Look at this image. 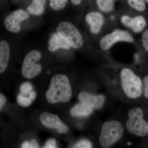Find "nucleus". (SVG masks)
Here are the masks:
<instances>
[{
    "instance_id": "nucleus-1",
    "label": "nucleus",
    "mask_w": 148,
    "mask_h": 148,
    "mask_svg": "<svg viewBox=\"0 0 148 148\" xmlns=\"http://www.w3.org/2000/svg\"><path fill=\"white\" fill-rule=\"evenodd\" d=\"M72 95L71 87L67 76L58 74L53 77L46 93L48 102L51 104L67 103L70 101Z\"/></svg>"
},
{
    "instance_id": "nucleus-2",
    "label": "nucleus",
    "mask_w": 148,
    "mask_h": 148,
    "mask_svg": "<svg viewBox=\"0 0 148 148\" xmlns=\"http://www.w3.org/2000/svg\"><path fill=\"white\" fill-rule=\"evenodd\" d=\"M123 127L119 122H106L102 126L99 143L103 148H109L120 140L123 135Z\"/></svg>"
},
{
    "instance_id": "nucleus-3",
    "label": "nucleus",
    "mask_w": 148,
    "mask_h": 148,
    "mask_svg": "<svg viewBox=\"0 0 148 148\" xmlns=\"http://www.w3.org/2000/svg\"><path fill=\"white\" fill-rule=\"evenodd\" d=\"M122 86L128 98H137L143 92V84L139 77L129 69H124L121 73Z\"/></svg>"
},
{
    "instance_id": "nucleus-4",
    "label": "nucleus",
    "mask_w": 148,
    "mask_h": 148,
    "mask_svg": "<svg viewBox=\"0 0 148 148\" xmlns=\"http://www.w3.org/2000/svg\"><path fill=\"white\" fill-rule=\"evenodd\" d=\"M129 119L126 123V128L128 131L136 136L144 137L148 134V123L143 119V110L135 108L128 113Z\"/></svg>"
},
{
    "instance_id": "nucleus-5",
    "label": "nucleus",
    "mask_w": 148,
    "mask_h": 148,
    "mask_svg": "<svg viewBox=\"0 0 148 148\" xmlns=\"http://www.w3.org/2000/svg\"><path fill=\"white\" fill-rule=\"evenodd\" d=\"M56 33L74 49L79 48L83 44V39L80 33L70 22L64 21L59 24L56 29Z\"/></svg>"
},
{
    "instance_id": "nucleus-6",
    "label": "nucleus",
    "mask_w": 148,
    "mask_h": 148,
    "mask_svg": "<svg viewBox=\"0 0 148 148\" xmlns=\"http://www.w3.org/2000/svg\"><path fill=\"white\" fill-rule=\"evenodd\" d=\"M42 57L38 50H34L29 52L23 61L21 73L24 77L31 79L38 75L42 70V67L37 62Z\"/></svg>"
},
{
    "instance_id": "nucleus-7",
    "label": "nucleus",
    "mask_w": 148,
    "mask_h": 148,
    "mask_svg": "<svg viewBox=\"0 0 148 148\" xmlns=\"http://www.w3.org/2000/svg\"><path fill=\"white\" fill-rule=\"evenodd\" d=\"M119 41L132 42L133 38L129 32L121 30H116L112 34L103 37L101 41V46L103 49H109L115 43Z\"/></svg>"
},
{
    "instance_id": "nucleus-8",
    "label": "nucleus",
    "mask_w": 148,
    "mask_h": 148,
    "mask_svg": "<svg viewBox=\"0 0 148 148\" xmlns=\"http://www.w3.org/2000/svg\"><path fill=\"white\" fill-rule=\"evenodd\" d=\"M29 17V14L23 10L15 11L5 18L6 28L12 33H18L21 30V22Z\"/></svg>"
},
{
    "instance_id": "nucleus-9",
    "label": "nucleus",
    "mask_w": 148,
    "mask_h": 148,
    "mask_svg": "<svg viewBox=\"0 0 148 148\" xmlns=\"http://www.w3.org/2000/svg\"><path fill=\"white\" fill-rule=\"evenodd\" d=\"M41 122L46 127L56 130L60 133H66L69 131L68 127L61 121L56 115L43 113L40 117Z\"/></svg>"
},
{
    "instance_id": "nucleus-10",
    "label": "nucleus",
    "mask_w": 148,
    "mask_h": 148,
    "mask_svg": "<svg viewBox=\"0 0 148 148\" xmlns=\"http://www.w3.org/2000/svg\"><path fill=\"white\" fill-rule=\"evenodd\" d=\"M78 99L80 103H84L93 109H99L103 106L105 97L103 95H92L83 92L79 95Z\"/></svg>"
},
{
    "instance_id": "nucleus-11",
    "label": "nucleus",
    "mask_w": 148,
    "mask_h": 148,
    "mask_svg": "<svg viewBox=\"0 0 148 148\" xmlns=\"http://www.w3.org/2000/svg\"><path fill=\"white\" fill-rule=\"evenodd\" d=\"M86 19L90 26L92 33L97 34L100 32L104 21L103 16L101 13L95 12H90L86 15Z\"/></svg>"
},
{
    "instance_id": "nucleus-12",
    "label": "nucleus",
    "mask_w": 148,
    "mask_h": 148,
    "mask_svg": "<svg viewBox=\"0 0 148 148\" xmlns=\"http://www.w3.org/2000/svg\"><path fill=\"white\" fill-rule=\"evenodd\" d=\"M10 48L5 40L0 42V74L5 71L9 61Z\"/></svg>"
},
{
    "instance_id": "nucleus-13",
    "label": "nucleus",
    "mask_w": 148,
    "mask_h": 148,
    "mask_svg": "<svg viewBox=\"0 0 148 148\" xmlns=\"http://www.w3.org/2000/svg\"><path fill=\"white\" fill-rule=\"evenodd\" d=\"M71 47L66 41L57 33L52 34L49 41L48 49L51 52H54L58 49H69Z\"/></svg>"
},
{
    "instance_id": "nucleus-14",
    "label": "nucleus",
    "mask_w": 148,
    "mask_h": 148,
    "mask_svg": "<svg viewBox=\"0 0 148 148\" xmlns=\"http://www.w3.org/2000/svg\"><path fill=\"white\" fill-rule=\"evenodd\" d=\"M92 112L93 109L84 103L80 102L71 110V114L73 116L84 117L90 115Z\"/></svg>"
},
{
    "instance_id": "nucleus-15",
    "label": "nucleus",
    "mask_w": 148,
    "mask_h": 148,
    "mask_svg": "<svg viewBox=\"0 0 148 148\" xmlns=\"http://www.w3.org/2000/svg\"><path fill=\"white\" fill-rule=\"evenodd\" d=\"M46 4V0H33L32 3L27 7V12L33 15H41L43 13Z\"/></svg>"
},
{
    "instance_id": "nucleus-16",
    "label": "nucleus",
    "mask_w": 148,
    "mask_h": 148,
    "mask_svg": "<svg viewBox=\"0 0 148 148\" xmlns=\"http://www.w3.org/2000/svg\"><path fill=\"white\" fill-rule=\"evenodd\" d=\"M146 21L145 18L142 16H135L132 18L130 27L134 32H141L145 27Z\"/></svg>"
},
{
    "instance_id": "nucleus-17",
    "label": "nucleus",
    "mask_w": 148,
    "mask_h": 148,
    "mask_svg": "<svg viewBox=\"0 0 148 148\" xmlns=\"http://www.w3.org/2000/svg\"><path fill=\"white\" fill-rule=\"evenodd\" d=\"M97 3L103 11L109 12L113 9L114 0H97Z\"/></svg>"
},
{
    "instance_id": "nucleus-18",
    "label": "nucleus",
    "mask_w": 148,
    "mask_h": 148,
    "mask_svg": "<svg viewBox=\"0 0 148 148\" xmlns=\"http://www.w3.org/2000/svg\"><path fill=\"white\" fill-rule=\"evenodd\" d=\"M128 3L131 7L138 11L143 12L145 10V0H128Z\"/></svg>"
},
{
    "instance_id": "nucleus-19",
    "label": "nucleus",
    "mask_w": 148,
    "mask_h": 148,
    "mask_svg": "<svg viewBox=\"0 0 148 148\" xmlns=\"http://www.w3.org/2000/svg\"><path fill=\"white\" fill-rule=\"evenodd\" d=\"M51 7L55 10H60L66 7L69 0H49Z\"/></svg>"
},
{
    "instance_id": "nucleus-20",
    "label": "nucleus",
    "mask_w": 148,
    "mask_h": 148,
    "mask_svg": "<svg viewBox=\"0 0 148 148\" xmlns=\"http://www.w3.org/2000/svg\"><path fill=\"white\" fill-rule=\"evenodd\" d=\"M16 100L18 105L23 107H29L32 103V101L30 98L20 93L17 96Z\"/></svg>"
},
{
    "instance_id": "nucleus-21",
    "label": "nucleus",
    "mask_w": 148,
    "mask_h": 148,
    "mask_svg": "<svg viewBox=\"0 0 148 148\" xmlns=\"http://www.w3.org/2000/svg\"><path fill=\"white\" fill-rule=\"evenodd\" d=\"M19 89L21 94L26 95L29 94L33 90V86L30 83L24 82L20 86Z\"/></svg>"
},
{
    "instance_id": "nucleus-22",
    "label": "nucleus",
    "mask_w": 148,
    "mask_h": 148,
    "mask_svg": "<svg viewBox=\"0 0 148 148\" xmlns=\"http://www.w3.org/2000/svg\"><path fill=\"white\" fill-rule=\"evenodd\" d=\"M92 147V144L89 140H82L77 143L73 148H90Z\"/></svg>"
},
{
    "instance_id": "nucleus-23",
    "label": "nucleus",
    "mask_w": 148,
    "mask_h": 148,
    "mask_svg": "<svg viewBox=\"0 0 148 148\" xmlns=\"http://www.w3.org/2000/svg\"><path fill=\"white\" fill-rule=\"evenodd\" d=\"M142 42L145 49L148 52V29L143 33L142 36Z\"/></svg>"
},
{
    "instance_id": "nucleus-24",
    "label": "nucleus",
    "mask_w": 148,
    "mask_h": 148,
    "mask_svg": "<svg viewBox=\"0 0 148 148\" xmlns=\"http://www.w3.org/2000/svg\"><path fill=\"white\" fill-rule=\"evenodd\" d=\"M56 143L55 140L51 139L48 140L46 143L45 145L44 148H56Z\"/></svg>"
},
{
    "instance_id": "nucleus-25",
    "label": "nucleus",
    "mask_w": 148,
    "mask_h": 148,
    "mask_svg": "<svg viewBox=\"0 0 148 148\" xmlns=\"http://www.w3.org/2000/svg\"><path fill=\"white\" fill-rule=\"evenodd\" d=\"M144 95L145 97L148 98V76L144 79Z\"/></svg>"
},
{
    "instance_id": "nucleus-26",
    "label": "nucleus",
    "mask_w": 148,
    "mask_h": 148,
    "mask_svg": "<svg viewBox=\"0 0 148 148\" xmlns=\"http://www.w3.org/2000/svg\"><path fill=\"white\" fill-rule=\"evenodd\" d=\"M132 18L127 16H123L121 18L122 22L126 27H130Z\"/></svg>"
},
{
    "instance_id": "nucleus-27",
    "label": "nucleus",
    "mask_w": 148,
    "mask_h": 148,
    "mask_svg": "<svg viewBox=\"0 0 148 148\" xmlns=\"http://www.w3.org/2000/svg\"><path fill=\"white\" fill-rule=\"evenodd\" d=\"M29 148H39V145L37 141L34 139L32 140L29 141Z\"/></svg>"
},
{
    "instance_id": "nucleus-28",
    "label": "nucleus",
    "mask_w": 148,
    "mask_h": 148,
    "mask_svg": "<svg viewBox=\"0 0 148 148\" xmlns=\"http://www.w3.org/2000/svg\"><path fill=\"white\" fill-rule=\"evenodd\" d=\"M6 102V98L3 94L0 93V111L1 110Z\"/></svg>"
},
{
    "instance_id": "nucleus-29",
    "label": "nucleus",
    "mask_w": 148,
    "mask_h": 148,
    "mask_svg": "<svg viewBox=\"0 0 148 148\" xmlns=\"http://www.w3.org/2000/svg\"><path fill=\"white\" fill-rule=\"evenodd\" d=\"M36 93L34 91H32L30 92L29 94V98L32 100V101H34L36 99Z\"/></svg>"
},
{
    "instance_id": "nucleus-30",
    "label": "nucleus",
    "mask_w": 148,
    "mask_h": 148,
    "mask_svg": "<svg viewBox=\"0 0 148 148\" xmlns=\"http://www.w3.org/2000/svg\"><path fill=\"white\" fill-rule=\"evenodd\" d=\"M82 0H71L72 3L74 5H78L81 2Z\"/></svg>"
},
{
    "instance_id": "nucleus-31",
    "label": "nucleus",
    "mask_w": 148,
    "mask_h": 148,
    "mask_svg": "<svg viewBox=\"0 0 148 148\" xmlns=\"http://www.w3.org/2000/svg\"><path fill=\"white\" fill-rule=\"evenodd\" d=\"M135 60L136 61H138V55H135Z\"/></svg>"
},
{
    "instance_id": "nucleus-32",
    "label": "nucleus",
    "mask_w": 148,
    "mask_h": 148,
    "mask_svg": "<svg viewBox=\"0 0 148 148\" xmlns=\"http://www.w3.org/2000/svg\"><path fill=\"white\" fill-rule=\"evenodd\" d=\"M127 145H131V143H127Z\"/></svg>"
},
{
    "instance_id": "nucleus-33",
    "label": "nucleus",
    "mask_w": 148,
    "mask_h": 148,
    "mask_svg": "<svg viewBox=\"0 0 148 148\" xmlns=\"http://www.w3.org/2000/svg\"><path fill=\"white\" fill-rule=\"evenodd\" d=\"M146 1L148 3V0H146Z\"/></svg>"
}]
</instances>
